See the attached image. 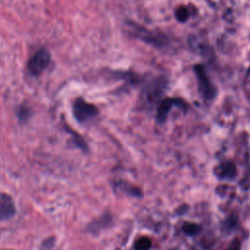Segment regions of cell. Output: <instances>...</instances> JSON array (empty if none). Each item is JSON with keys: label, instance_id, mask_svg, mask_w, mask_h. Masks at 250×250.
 <instances>
[{"label": "cell", "instance_id": "6da1fadb", "mask_svg": "<svg viewBox=\"0 0 250 250\" xmlns=\"http://www.w3.org/2000/svg\"><path fill=\"white\" fill-rule=\"evenodd\" d=\"M51 61V55L45 48H40L30 58L27 62V70L33 76L40 75L48 66Z\"/></svg>", "mask_w": 250, "mask_h": 250}, {"label": "cell", "instance_id": "7a4b0ae2", "mask_svg": "<svg viewBox=\"0 0 250 250\" xmlns=\"http://www.w3.org/2000/svg\"><path fill=\"white\" fill-rule=\"evenodd\" d=\"M73 112L78 121L85 122L95 116L98 113V109L94 104H91L82 99H78L73 104Z\"/></svg>", "mask_w": 250, "mask_h": 250}, {"label": "cell", "instance_id": "3957f363", "mask_svg": "<svg viewBox=\"0 0 250 250\" xmlns=\"http://www.w3.org/2000/svg\"><path fill=\"white\" fill-rule=\"evenodd\" d=\"M194 70L196 72L199 89H200L203 97L205 99L214 98L217 94V91H216V88L211 83L210 79L208 78V76L204 70V67H202V65H196L194 67Z\"/></svg>", "mask_w": 250, "mask_h": 250}, {"label": "cell", "instance_id": "277c9868", "mask_svg": "<svg viewBox=\"0 0 250 250\" xmlns=\"http://www.w3.org/2000/svg\"><path fill=\"white\" fill-rule=\"evenodd\" d=\"M175 104L179 105V106L183 105V106L187 107L186 103L181 99H165L160 103V104L157 108V115H156V119L159 123H163L166 120L169 110Z\"/></svg>", "mask_w": 250, "mask_h": 250}, {"label": "cell", "instance_id": "5b68a950", "mask_svg": "<svg viewBox=\"0 0 250 250\" xmlns=\"http://www.w3.org/2000/svg\"><path fill=\"white\" fill-rule=\"evenodd\" d=\"M15 204L10 195L0 192V219H9L15 214Z\"/></svg>", "mask_w": 250, "mask_h": 250}, {"label": "cell", "instance_id": "8992f818", "mask_svg": "<svg viewBox=\"0 0 250 250\" xmlns=\"http://www.w3.org/2000/svg\"><path fill=\"white\" fill-rule=\"evenodd\" d=\"M218 177L220 178H233L235 176V166L232 162H225L218 166Z\"/></svg>", "mask_w": 250, "mask_h": 250}, {"label": "cell", "instance_id": "52a82bcc", "mask_svg": "<svg viewBox=\"0 0 250 250\" xmlns=\"http://www.w3.org/2000/svg\"><path fill=\"white\" fill-rule=\"evenodd\" d=\"M151 247V240L146 236H142L138 238L135 242V250H149Z\"/></svg>", "mask_w": 250, "mask_h": 250}, {"label": "cell", "instance_id": "ba28073f", "mask_svg": "<svg viewBox=\"0 0 250 250\" xmlns=\"http://www.w3.org/2000/svg\"><path fill=\"white\" fill-rule=\"evenodd\" d=\"M175 16L177 18V20L181 22H184L188 20V18L189 17V13H188V10L187 7L185 6H180L176 12H175Z\"/></svg>", "mask_w": 250, "mask_h": 250}, {"label": "cell", "instance_id": "9c48e42d", "mask_svg": "<svg viewBox=\"0 0 250 250\" xmlns=\"http://www.w3.org/2000/svg\"><path fill=\"white\" fill-rule=\"evenodd\" d=\"M183 229L188 234H195L200 230V227L194 223H185Z\"/></svg>", "mask_w": 250, "mask_h": 250}, {"label": "cell", "instance_id": "30bf717a", "mask_svg": "<svg viewBox=\"0 0 250 250\" xmlns=\"http://www.w3.org/2000/svg\"><path fill=\"white\" fill-rule=\"evenodd\" d=\"M239 249H240V242H239V239L237 238L233 239L228 248V250H239Z\"/></svg>", "mask_w": 250, "mask_h": 250}, {"label": "cell", "instance_id": "8fae6325", "mask_svg": "<svg viewBox=\"0 0 250 250\" xmlns=\"http://www.w3.org/2000/svg\"><path fill=\"white\" fill-rule=\"evenodd\" d=\"M249 73H250V69H249Z\"/></svg>", "mask_w": 250, "mask_h": 250}]
</instances>
